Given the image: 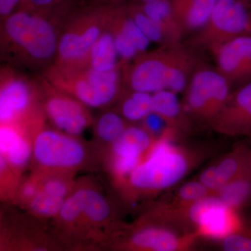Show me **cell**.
Segmentation results:
<instances>
[{
    "mask_svg": "<svg viewBox=\"0 0 251 251\" xmlns=\"http://www.w3.org/2000/svg\"><path fill=\"white\" fill-rule=\"evenodd\" d=\"M201 52L184 41L146 51L121 68L123 86L151 94H183L193 73L205 61Z\"/></svg>",
    "mask_w": 251,
    "mask_h": 251,
    "instance_id": "1",
    "label": "cell"
},
{
    "mask_svg": "<svg viewBox=\"0 0 251 251\" xmlns=\"http://www.w3.org/2000/svg\"><path fill=\"white\" fill-rule=\"evenodd\" d=\"M51 12L21 9L1 21L3 57L31 68H48L57 54L58 22Z\"/></svg>",
    "mask_w": 251,
    "mask_h": 251,
    "instance_id": "2",
    "label": "cell"
},
{
    "mask_svg": "<svg viewBox=\"0 0 251 251\" xmlns=\"http://www.w3.org/2000/svg\"><path fill=\"white\" fill-rule=\"evenodd\" d=\"M177 134L170 130L145 153L126 179L132 191L140 194L159 193L181 181L205 159L209 151L204 147L178 143Z\"/></svg>",
    "mask_w": 251,
    "mask_h": 251,
    "instance_id": "3",
    "label": "cell"
},
{
    "mask_svg": "<svg viewBox=\"0 0 251 251\" xmlns=\"http://www.w3.org/2000/svg\"><path fill=\"white\" fill-rule=\"evenodd\" d=\"M108 4L86 8L64 21L52 65L63 71L88 67L90 50L108 27Z\"/></svg>",
    "mask_w": 251,
    "mask_h": 251,
    "instance_id": "4",
    "label": "cell"
},
{
    "mask_svg": "<svg viewBox=\"0 0 251 251\" xmlns=\"http://www.w3.org/2000/svg\"><path fill=\"white\" fill-rule=\"evenodd\" d=\"M44 77L57 90L92 108L111 103L120 97L123 90L121 69L100 72L87 67L63 71L51 64L46 68Z\"/></svg>",
    "mask_w": 251,
    "mask_h": 251,
    "instance_id": "5",
    "label": "cell"
},
{
    "mask_svg": "<svg viewBox=\"0 0 251 251\" xmlns=\"http://www.w3.org/2000/svg\"><path fill=\"white\" fill-rule=\"evenodd\" d=\"M232 87L215 66L204 61L193 73L183 95L185 111L193 123L209 126L227 101Z\"/></svg>",
    "mask_w": 251,
    "mask_h": 251,
    "instance_id": "6",
    "label": "cell"
},
{
    "mask_svg": "<svg viewBox=\"0 0 251 251\" xmlns=\"http://www.w3.org/2000/svg\"><path fill=\"white\" fill-rule=\"evenodd\" d=\"M251 35V4L244 0H216L205 25L184 41L203 52L238 36Z\"/></svg>",
    "mask_w": 251,
    "mask_h": 251,
    "instance_id": "7",
    "label": "cell"
},
{
    "mask_svg": "<svg viewBox=\"0 0 251 251\" xmlns=\"http://www.w3.org/2000/svg\"><path fill=\"white\" fill-rule=\"evenodd\" d=\"M198 239L182 221L158 206L155 222L136 227L125 244L133 250L184 251L193 249Z\"/></svg>",
    "mask_w": 251,
    "mask_h": 251,
    "instance_id": "8",
    "label": "cell"
},
{
    "mask_svg": "<svg viewBox=\"0 0 251 251\" xmlns=\"http://www.w3.org/2000/svg\"><path fill=\"white\" fill-rule=\"evenodd\" d=\"M239 211L215 195L206 196L188 207L185 219L198 237L219 242L242 230L245 219Z\"/></svg>",
    "mask_w": 251,
    "mask_h": 251,
    "instance_id": "9",
    "label": "cell"
},
{
    "mask_svg": "<svg viewBox=\"0 0 251 251\" xmlns=\"http://www.w3.org/2000/svg\"><path fill=\"white\" fill-rule=\"evenodd\" d=\"M0 120L1 125H24L33 117L39 83L6 66L1 69Z\"/></svg>",
    "mask_w": 251,
    "mask_h": 251,
    "instance_id": "10",
    "label": "cell"
},
{
    "mask_svg": "<svg viewBox=\"0 0 251 251\" xmlns=\"http://www.w3.org/2000/svg\"><path fill=\"white\" fill-rule=\"evenodd\" d=\"M33 155L36 163L43 168L64 171L82 164L85 150L73 135L46 129L39 132L34 138Z\"/></svg>",
    "mask_w": 251,
    "mask_h": 251,
    "instance_id": "11",
    "label": "cell"
},
{
    "mask_svg": "<svg viewBox=\"0 0 251 251\" xmlns=\"http://www.w3.org/2000/svg\"><path fill=\"white\" fill-rule=\"evenodd\" d=\"M39 85L45 97L44 106L46 115L58 129L75 136L90 125L92 117L85 105L57 90L44 77L39 79Z\"/></svg>",
    "mask_w": 251,
    "mask_h": 251,
    "instance_id": "12",
    "label": "cell"
},
{
    "mask_svg": "<svg viewBox=\"0 0 251 251\" xmlns=\"http://www.w3.org/2000/svg\"><path fill=\"white\" fill-rule=\"evenodd\" d=\"M107 29L113 35L120 68L148 51L150 41L128 13L125 2L110 3Z\"/></svg>",
    "mask_w": 251,
    "mask_h": 251,
    "instance_id": "13",
    "label": "cell"
},
{
    "mask_svg": "<svg viewBox=\"0 0 251 251\" xmlns=\"http://www.w3.org/2000/svg\"><path fill=\"white\" fill-rule=\"evenodd\" d=\"M234 90L251 82V35L238 36L209 52Z\"/></svg>",
    "mask_w": 251,
    "mask_h": 251,
    "instance_id": "14",
    "label": "cell"
},
{
    "mask_svg": "<svg viewBox=\"0 0 251 251\" xmlns=\"http://www.w3.org/2000/svg\"><path fill=\"white\" fill-rule=\"evenodd\" d=\"M209 126L220 134L251 139V82L232 91Z\"/></svg>",
    "mask_w": 251,
    "mask_h": 251,
    "instance_id": "15",
    "label": "cell"
},
{
    "mask_svg": "<svg viewBox=\"0 0 251 251\" xmlns=\"http://www.w3.org/2000/svg\"><path fill=\"white\" fill-rule=\"evenodd\" d=\"M175 21L183 35H193L210 17L216 0H169Z\"/></svg>",
    "mask_w": 251,
    "mask_h": 251,
    "instance_id": "16",
    "label": "cell"
},
{
    "mask_svg": "<svg viewBox=\"0 0 251 251\" xmlns=\"http://www.w3.org/2000/svg\"><path fill=\"white\" fill-rule=\"evenodd\" d=\"M152 111L159 115L181 138L192 132L193 122L185 111L177 94L170 90L152 94Z\"/></svg>",
    "mask_w": 251,
    "mask_h": 251,
    "instance_id": "17",
    "label": "cell"
},
{
    "mask_svg": "<svg viewBox=\"0 0 251 251\" xmlns=\"http://www.w3.org/2000/svg\"><path fill=\"white\" fill-rule=\"evenodd\" d=\"M0 148L1 156L15 169L25 166L33 153V146L19 125H1Z\"/></svg>",
    "mask_w": 251,
    "mask_h": 251,
    "instance_id": "18",
    "label": "cell"
},
{
    "mask_svg": "<svg viewBox=\"0 0 251 251\" xmlns=\"http://www.w3.org/2000/svg\"><path fill=\"white\" fill-rule=\"evenodd\" d=\"M251 148L240 145L211 165L219 188L250 169Z\"/></svg>",
    "mask_w": 251,
    "mask_h": 251,
    "instance_id": "19",
    "label": "cell"
},
{
    "mask_svg": "<svg viewBox=\"0 0 251 251\" xmlns=\"http://www.w3.org/2000/svg\"><path fill=\"white\" fill-rule=\"evenodd\" d=\"M155 140L142 126H128L116 141L112 144L113 156H143Z\"/></svg>",
    "mask_w": 251,
    "mask_h": 251,
    "instance_id": "20",
    "label": "cell"
},
{
    "mask_svg": "<svg viewBox=\"0 0 251 251\" xmlns=\"http://www.w3.org/2000/svg\"><path fill=\"white\" fill-rule=\"evenodd\" d=\"M88 67L100 72L121 69L115 39L109 29H106L102 33L91 49Z\"/></svg>",
    "mask_w": 251,
    "mask_h": 251,
    "instance_id": "21",
    "label": "cell"
},
{
    "mask_svg": "<svg viewBox=\"0 0 251 251\" xmlns=\"http://www.w3.org/2000/svg\"><path fill=\"white\" fill-rule=\"evenodd\" d=\"M214 195L236 210L251 205V168L225 184Z\"/></svg>",
    "mask_w": 251,
    "mask_h": 251,
    "instance_id": "22",
    "label": "cell"
},
{
    "mask_svg": "<svg viewBox=\"0 0 251 251\" xmlns=\"http://www.w3.org/2000/svg\"><path fill=\"white\" fill-rule=\"evenodd\" d=\"M141 9L158 25L173 42L182 41L184 35L175 21L169 0L138 2Z\"/></svg>",
    "mask_w": 251,
    "mask_h": 251,
    "instance_id": "23",
    "label": "cell"
},
{
    "mask_svg": "<svg viewBox=\"0 0 251 251\" xmlns=\"http://www.w3.org/2000/svg\"><path fill=\"white\" fill-rule=\"evenodd\" d=\"M121 96L120 112L125 120L142 122L152 112V94L130 90L123 86Z\"/></svg>",
    "mask_w": 251,
    "mask_h": 251,
    "instance_id": "24",
    "label": "cell"
},
{
    "mask_svg": "<svg viewBox=\"0 0 251 251\" xmlns=\"http://www.w3.org/2000/svg\"><path fill=\"white\" fill-rule=\"evenodd\" d=\"M125 3L130 16L150 42L159 46L176 43L173 42L163 29L148 14H145L138 2L128 1Z\"/></svg>",
    "mask_w": 251,
    "mask_h": 251,
    "instance_id": "25",
    "label": "cell"
},
{
    "mask_svg": "<svg viewBox=\"0 0 251 251\" xmlns=\"http://www.w3.org/2000/svg\"><path fill=\"white\" fill-rule=\"evenodd\" d=\"M128 126L125 119L115 112H107L100 115L96 124V132L99 138L113 143L118 139Z\"/></svg>",
    "mask_w": 251,
    "mask_h": 251,
    "instance_id": "26",
    "label": "cell"
},
{
    "mask_svg": "<svg viewBox=\"0 0 251 251\" xmlns=\"http://www.w3.org/2000/svg\"><path fill=\"white\" fill-rule=\"evenodd\" d=\"M110 207L105 198L98 191L87 188L82 218L92 224H100L108 219Z\"/></svg>",
    "mask_w": 251,
    "mask_h": 251,
    "instance_id": "27",
    "label": "cell"
},
{
    "mask_svg": "<svg viewBox=\"0 0 251 251\" xmlns=\"http://www.w3.org/2000/svg\"><path fill=\"white\" fill-rule=\"evenodd\" d=\"M87 188H79L66 198L59 213V217L64 223L75 224L82 219Z\"/></svg>",
    "mask_w": 251,
    "mask_h": 251,
    "instance_id": "28",
    "label": "cell"
},
{
    "mask_svg": "<svg viewBox=\"0 0 251 251\" xmlns=\"http://www.w3.org/2000/svg\"><path fill=\"white\" fill-rule=\"evenodd\" d=\"M65 199L39 190L35 197L29 202V207L36 215L51 217L59 214Z\"/></svg>",
    "mask_w": 251,
    "mask_h": 251,
    "instance_id": "29",
    "label": "cell"
},
{
    "mask_svg": "<svg viewBox=\"0 0 251 251\" xmlns=\"http://www.w3.org/2000/svg\"><path fill=\"white\" fill-rule=\"evenodd\" d=\"M219 242L224 251H251V220H245L240 232L225 238Z\"/></svg>",
    "mask_w": 251,
    "mask_h": 251,
    "instance_id": "30",
    "label": "cell"
},
{
    "mask_svg": "<svg viewBox=\"0 0 251 251\" xmlns=\"http://www.w3.org/2000/svg\"><path fill=\"white\" fill-rule=\"evenodd\" d=\"M143 156H113V159L112 161V169L114 174L118 179L121 180L126 179L130 173H132V171L141 162Z\"/></svg>",
    "mask_w": 251,
    "mask_h": 251,
    "instance_id": "31",
    "label": "cell"
},
{
    "mask_svg": "<svg viewBox=\"0 0 251 251\" xmlns=\"http://www.w3.org/2000/svg\"><path fill=\"white\" fill-rule=\"evenodd\" d=\"M142 122V127L145 128L155 140L159 139L171 130L164 120L159 115L153 111L148 114Z\"/></svg>",
    "mask_w": 251,
    "mask_h": 251,
    "instance_id": "32",
    "label": "cell"
},
{
    "mask_svg": "<svg viewBox=\"0 0 251 251\" xmlns=\"http://www.w3.org/2000/svg\"><path fill=\"white\" fill-rule=\"evenodd\" d=\"M72 185L69 180L59 176H52L40 181V190L44 192L65 198Z\"/></svg>",
    "mask_w": 251,
    "mask_h": 251,
    "instance_id": "33",
    "label": "cell"
},
{
    "mask_svg": "<svg viewBox=\"0 0 251 251\" xmlns=\"http://www.w3.org/2000/svg\"><path fill=\"white\" fill-rule=\"evenodd\" d=\"M21 9H33L27 0H0V17L1 21Z\"/></svg>",
    "mask_w": 251,
    "mask_h": 251,
    "instance_id": "34",
    "label": "cell"
},
{
    "mask_svg": "<svg viewBox=\"0 0 251 251\" xmlns=\"http://www.w3.org/2000/svg\"><path fill=\"white\" fill-rule=\"evenodd\" d=\"M31 8L44 12H51L64 4L67 0H27Z\"/></svg>",
    "mask_w": 251,
    "mask_h": 251,
    "instance_id": "35",
    "label": "cell"
},
{
    "mask_svg": "<svg viewBox=\"0 0 251 251\" xmlns=\"http://www.w3.org/2000/svg\"><path fill=\"white\" fill-rule=\"evenodd\" d=\"M40 190V181H29L25 183L20 190V198L29 203Z\"/></svg>",
    "mask_w": 251,
    "mask_h": 251,
    "instance_id": "36",
    "label": "cell"
},
{
    "mask_svg": "<svg viewBox=\"0 0 251 251\" xmlns=\"http://www.w3.org/2000/svg\"><path fill=\"white\" fill-rule=\"evenodd\" d=\"M111 2L110 3H117V2H121V1H123V0H110Z\"/></svg>",
    "mask_w": 251,
    "mask_h": 251,
    "instance_id": "37",
    "label": "cell"
},
{
    "mask_svg": "<svg viewBox=\"0 0 251 251\" xmlns=\"http://www.w3.org/2000/svg\"><path fill=\"white\" fill-rule=\"evenodd\" d=\"M250 167L251 169V154H250Z\"/></svg>",
    "mask_w": 251,
    "mask_h": 251,
    "instance_id": "38",
    "label": "cell"
},
{
    "mask_svg": "<svg viewBox=\"0 0 251 251\" xmlns=\"http://www.w3.org/2000/svg\"><path fill=\"white\" fill-rule=\"evenodd\" d=\"M244 1H247V2L250 3V4H251V0H244Z\"/></svg>",
    "mask_w": 251,
    "mask_h": 251,
    "instance_id": "39",
    "label": "cell"
}]
</instances>
